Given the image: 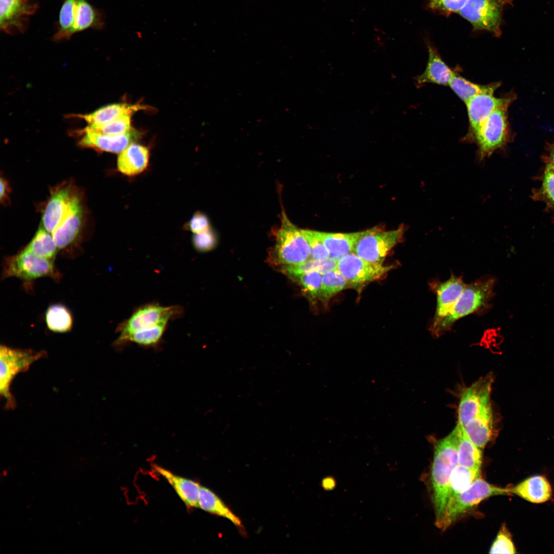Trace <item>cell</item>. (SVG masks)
<instances>
[{"label":"cell","mask_w":554,"mask_h":554,"mask_svg":"<svg viewBox=\"0 0 554 554\" xmlns=\"http://www.w3.org/2000/svg\"><path fill=\"white\" fill-rule=\"evenodd\" d=\"M168 322L160 323L154 326L133 333L125 338L117 346L128 342L134 343L143 347H152L157 345L167 327Z\"/></svg>","instance_id":"32"},{"label":"cell","mask_w":554,"mask_h":554,"mask_svg":"<svg viewBox=\"0 0 554 554\" xmlns=\"http://www.w3.org/2000/svg\"><path fill=\"white\" fill-rule=\"evenodd\" d=\"M516 552L511 533L506 525L503 524L490 547L489 553H515Z\"/></svg>","instance_id":"39"},{"label":"cell","mask_w":554,"mask_h":554,"mask_svg":"<svg viewBox=\"0 0 554 554\" xmlns=\"http://www.w3.org/2000/svg\"><path fill=\"white\" fill-rule=\"evenodd\" d=\"M462 427L469 440L483 450L493 435V418L491 405L488 406Z\"/></svg>","instance_id":"18"},{"label":"cell","mask_w":554,"mask_h":554,"mask_svg":"<svg viewBox=\"0 0 554 554\" xmlns=\"http://www.w3.org/2000/svg\"><path fill=\"white\" fill-rule=\"evenodd\" d=\"M295 278L299 280L304 291L310 298L313 299H319L322 285V273L315 271H309L301 274Z\"/></svg>","instance_id":"38"},{"label":"cell","mask_w":554,"mask_h":554,"mask_svg":"<svg viewBox=\"0 0 554 554\" xmlns=\"http://www.w3.org/2000/svg\"><path fill=\"white\" fill-rule=\"evenodd\" d=\"M510 0H467L459 14L469 22L473 30H485L501 35L502 12Z\"/></svg>","instance_id":"10"},{"label":"cell","mask_w":554,"mask_h":554,"mask_svg":"<svg viewBox=\"0 0 554 554\" xmlns=\"http://www.w3.org/2000/svg\"><path fill=\"white\" fill-rule=\"evenodd\" d=\"M512 493L532 503H540L548 501L551 497V487L542 476L529 477L512 488H507Z\"/></svg>","instance_id":"21"},{"label":"cell","mask_w":554,"mask_h":554,"mask_svg":"<svg viewBox=\"0 0 554 554\" xmlns=\"http://www.w3.org/2000/svg\"><path fill=\"white\" fill-rule=\"evenodd\" d=\"M337 261L331 258L323 260L309 259L306 262L297 265L285 266L284 271L288 275L295 278L309 271H318L322 274L337 269Z\"/></svg>","instance_id":"35"},{"label":"cell","mask_w":554,"mask_h":554,"mask_svg":"<svg viewBox=\"0 0 554 554\" xmlns=\"http://www.w3.org/2000/svg\"><path fill=\"white\" fill-rule=\"evenodd\" d=\"M177 306H164L157 303L144 304L136 308L131 315L120 323L117 331L120 333L115 341L117 346L127 336L176 318L182 313Z\"/></svg>","instance_id":"7"},{"label":"cell","mask_w":554,"mask_h":554,"mask_svg":"<svg viewBox=\"0 0 554 554\" xmlns=\"http://www.w3.org/2000/svg\"><path fill=\"white\" fill-rule=\"evenodd\" d=\"M194 247L197 251L205 252L212 249L216 243L215 234L210 228L200 233L194 234L192 239Z\"/></svg>","instance_id":"43"},{"label":"cell","mask_w":554,"mask_h":554,"mask_svg":"<svg viewBox=\"0 0 554 554\" xmlns=\"http://www.w3.org/2000/svg\"><path fill=\"white\" fill-rule=\"evenodd\" d=\"M76 0H65L61 8L58 18V30L54 36L55 41L69 39L73 34Z\"/></svg>","instance_id":"34"},{"label":"cell","mask_w":554,"mask_h":554,"mask_svg":"<svg viewBox=\"0 0 554 554\" xmlns=\"http://www.w3.org/2000/svg\"><path fill=\"white\" fill-rule=\"evenodd\" d=\"M500 83L493 82L487 84V88L478 93L466 103L469 128L467 133L463 138V142L472 143L480 126L488 116L500 105L508 102H513L516 98L515 94L509 93L503 97L494 96V92L500 86Z\"/></svg>","instance_id":"11"},{"label":"cell","mask_w":554,"mask_h":554,"mask_svg":"<svg viewBox=\"0 0 554 554\" xmlns=\"http://www.w3.org/2000/svg\"><path fill=\"white\" fill-rule=\"evenodd\" d=\"M82 218L80 201L77 196H72L68 213L52 233L58 249L66 247L74 241L79 231Z\"/></svg>","instance_id":"17"},{"label":"cell","mask_w":554,"mask_h":554,"mask_svg":"<svg viewBox=\"0 0 554 554\" xmlns=\"http://www.w3.org/2000/svg\"><path fill=\"white\" fill-rule=\"evenodd\" d=\"M155 470L172 486L182 501L188 508H198L201 485L193 480L176 476L156 465Z\"/></svg>","instance_id":"23"},{"label":"cell","mask_w":554,"mask_h":554,"mask_svg":"<svg viewBox=\"0 0 554 554\" xmlns=\"http://www.w3.org/2000/svg\"><path fill=\"white\" fill-rule=\"evenodd\" d=\"M363 231L352 233H330L316 231V233L327 248L329 257L338 261L351 252Z\"/></svg>","instance_id":"24"},{"label":"cell","mask_w":554,"mask_h":554,"mask_svg":"<svg viewBox=\"0 0 554 554\" xmlns=\"http://www.w3.org/2000/svg\"><path fill=\"white\" fill-rule=\"evenodd\" d=\"M45 321L48 329L54 332H68L73 325L70 311L61 304H54L47 308L45 313Z\"/></svg>","instance_id":"29"},{"label":"cell","mask_w":554,"mask_h":554,"mask_svg":"<svg viewBox=\"0 0 554 554\" xmlns=\"http://www.w3.org/2000/svg\"><path fill=\"white\" fill-rule=\"evenodd\" d=\"M104 25L103 16L87 0H76L73 34L90 28L101 29Z\"/></svg>","instance_id":"28"},{"label":"cell","mask_w":554,"mask_h":554,"mask_svg":"<svg viewBox=\"0 0 554 554\" xmlns=\"http://www.w3.org/2000/svg\"><path fill=\"white\" fill-rule=\"evenodd\" d=\"M467 0H428V7L432 11L448 16L459 12Z\"/></svg>","instance_id":"42"},{"label":"cell","mask_w":554,"mask_h":554,"mask_svg":"<svg viewBox=\"0 0 554 554\" xmlns=\"http://www.w3.org/2000/svg\"><path fill=\"white\" fill-rule=\"evenodd\" d=\"M539 191V196L554 208V168L549 165H546Z\"/></svg>","instance_id":"41"},{"label":"cell","mask_w":554,"mask_h":554,"mask_svg":"<svg viewBox=\"0 0 554 554\" xmlns=\"http://www.w3.org/2000/svg\"><path fill=\"white\" fill-rule=\"evenodd\" d=\"M544 161L546 165L554 168V143L550 144L548 147L546 153L544 156Z\"/></svg>","instance_id":"45"},{"label":"cell","mask_w":554,"mask_h":554,"mask_svg":"<svg viewBox=\"0 0 554 554\" xmlns=\"http://www.w3.org/2000/svg\"><path fill=\"white\" fill-rule=\"evenodd\" d=\"M348 286L346 280L337 269L326 272L322 274L319 299L324 304L327 303L334 295Z\"/></svg>","instance_id":"33"},{"label":"cell","mask_w":554,"mask_h":554,"mask_svg":"<svg viewBox=\"0 0 554 554\" xmlns=\"http://www.w3.org/2000/svg\"><path fill=\"white\" fill-rule=\"evenodd\" d=\"M495 281L494 279L487 277L466 284L450 312L429 329L431 334L439 337L450 329L458 320L486 307L492 297Z\"/></svg>","instance_id":"2"},{"label":"cell","mask_w":554,"mask_h":554,"mask_svg":"<svg viewBox=\"0 0 554 554\" xmlns=\"http://www.w3.org/2000/svg\"><path fill=\"white\" fill-rule=\"evenodd\" d=\"M466 285L461 278L453 275L444 282L430 283V287L437 296V305L429 329L437 325L450 312Z\"/></svg>","instance_id":"14"},{"label":"cell","mask_w":554,"mask_h":554,"mask_svg":"<svg viewBox=\"0 0 554 554\" xmlns=\"http://www.w3.org/2000/svg\"><path fill=\"white\" fill-rule=\"evenodd\" d=\"M493 378L487 374L480 378L463 392L458 409V422L462 426L490 405Z\"/></svg>","instance_id":"13"},{"label":"cell","mask_w":554,"mask_h":554,"mask_svg":"<svg viewBox=\"0 0 554 554\" xmlns=\"http://www.w3.org/2000/svg\"><path fill=\"white\" fill-rule=\"evenodd\" d=\"M6 189H7V187H6V182H5V181L4 180H3L2 179H1V193H0V197H1V200H2V199L3 197H4L5 195H6Z\"/></svg>","instance_id":"46"},{"label":"cell","mask_w":554,"mask_h":554,"mask_svg":"<svg viewBox=\"0 0 554 554\" xmlns=\"http://www.w3.org/2000/svg\"><path fill=\"white\" fill-rule=\"evenodd\" d=\"M507 494V488L492 485L480 476L467 489L448 502L442 519L436 525L445 530L460 517L476 507L483 500L491 496Z\"/></svg>","instance_id":"4"},{"label":"cell","mask_w":554,"mask_h":554,"mask_svg":"<svg viewBox=\"0 0 554 554\" xmlns=\"http://www.w3.org/2000/svg\"><path fill=\"white\" fill-rule=\"evenodd\" d=\"M394 265L384 266L373 263L351 252L337 261V269L345 278L349 285L356 288L382 279Z\"/></svg>","instance_id":"12"},{"label":"cell","mask_w":554,"mask_h":554,"mask_svg":"<svg viewBox=\"0 0 554 554\" xmlns=\"http://www.w3.org/2000/svg\"><path fill=\"white\" fill-rule=\"evenodd\" d=\"M69 188H62L51 197L42 217L44 228L52 233L68 213L71 203Z\"/></svg>","instance_id":"20"},{"label":"cell","mask_w":554,"mask_h":554,"mask_svg":"<svg viewBox=\"0 0 554 554\" xmlns=\"http://www.w3.org/2000/svg\"><path fill=\"white\" fill-rule=\"evenodd\" d=\"M142 107L136 105L113 104L101 107L90 113L77 115V116L85 120L88 126L96 127L111 122L123 115L131 114Z\"/></svg>","instance_id":"25"},{"label":"cell","mask_w":554,"mask_h":554,"mask_svg":"<svg viewBox=\"0 0 554 554\" xmlns=\"http://www.w3.org/2000/svg\"><path fill=\"white\" fill-rule=\"evenodd\" d=\"M404 232L403 226L390 231H383L378 227L363 231L353 252L369 262L383 264L389 251L401 241Z\"/></svg>","instance_id":"9"},{"label":"cell","mask_w":554,"mask_h":554,"mask_svg":"<svg viewBox=\"0 0 554 554\" xmlns=\"http://www.w3.org/2000/svg\"><path fill=\"white\" fill-rule=\"evenodd\" d=\"M188 226L193 234L201 233L210 228L208 217L201 212H196L193 214L188 223Z\"/></svg>","instance_id":"44"},{"label":"cell","mask_w":554,"mask_h":554,"mask_svg":"<svg viewBox=\"0 0 554 554\" xmlns=\"http://www.w3.org/2000/svg\"><path fill=\"white\" fill-rule=\"evenodd\" d=\"M50 233L45 229H39L25 248L38 256L53 261L58 248Z\"/></svg>","instance_id":"31"},{"label":"cell","mask_w":554,"mask_h":554,"mask_svg":"<svg viewBox=\"0 0 554 554\" xmlns=\"http://www.w3.org/2000/svg\"><path fill=\"white\" fill-rule=\"evenodd\" d=\"M131 114H124L106 124L93 127L88 126L85 129L94 131L107 135L116 136L130 131Z\"/></svg>","instance_id":"37"},{"label":"cell","mask_w":554,"mask_h":554,"mask_svg":"<svg viewBox=\"0 0 554 554\" xmlns=\"http://www.w3.org/2000/svg\"><path fill=\"white\" fill-rule=\"evenodd\" d=\"M45 351L13 348L1 345L0 347V394L5 400V408L14 409L16 403L10 391V386L16 375L27 371L36 361L45 357Z\"/></svg>","instance_id":"3"},{"label":"cell","mask_w":554,"mask_h":554,"mask_svg":"<svg viewBox=\"0 0 554 554\" xmlns=\"http://www.w3.org/2000/svg\"><path fill=\"white\" fill-rule=\"evenodd\" d=\"M458 464L465 467L481 470L483 450L477 447L468 438L463 427L458 423Z\"/></svg>","instance_id":"26"},{"label":"cell","mask_w":554,"mask_h":554,"mask_svg":"<svg viewBox=\"0 0 554 554\" xmlns=\"http://www.w3.org/2000/svg\"><path fill=\"white\" fill-rule=\"evenodd\" d=\"M149 157L147 148L131 143L120 153L117 161V168L128 176L138 174L147 168Z\"/></svg>","instance_id":"22"},{"label":"cell","mask_w":554,"mask_h":554,"mask_svg":"<svg viewBox=\"0 0 554 554\" xmlns=\"http://www.w3.org/2000/svg\"><path fill=\"white\" fill-rule=\"evenodd\" d=\"M36 5L29 0H0L1 29L7 33L25 29V17L34 12Z\"/></svg>","instance_id":"15"},{"label":"cell","mask_w":554,"mask_h":554,"mask_svg":"<svg viewBox=\"0 0 554 554\" xmlns=\"http://www.w3.org/2000/svg\"><path fill=\"white\" fill-rule=\"evenodd\" d=\"M480 474L481 470L471 469L458 464L451 474L448 502L467 489Z\"/></svg>","instance_id":"30"},{"label":"cell","mask_w":554,"mask_h":554,"mask_svg":"<svg viewBox=\"0 0 554 554\" xmlns=\"http://www.w3.org/2000/svg\"><path fill=\"white\" fill-rule=\"evenodd\" d=\"M511 103H505L494 109L474 136L472 143L478 146L477 156L480 161L490 156L508 142L510 130L508 108Z\"/></svg>","instance_id":"5"},{"label":"cell","mask_w":554,"mask_h":554,"mask_svg":"<svg viewBox=\"0 0 554 554\" xmlns=\"http://www.w3.org/2000/svg\"><path fill=\"white\" fill-rule=\"evenodd\" d=\"M83 132L84 135L80 142L82 146L119 153L131 144L134 135L131 131L116 136L107 135L85 129Z\"/></svg>","instance_id":"19"},{"label":"cell","mask_w":554,"mask_h":554,"mask_svg":"<svg viewBox=\"0 0 554 554\" xmlns=\"http://www.w3.org/2000/svg\"><path fill=\"white\" fill-rule=\"evenodd\" d=\"M448 86L465 103L484 91L487 87V85H481L474 83L456 72H454Z\"/></svg>","instance_id":"36"},{"label":"cell","mask_w":554,"mask_h":554,"mask_svg":"<svg viewBox=\"0 0 554 554\" xmlns=\"http://www.w3.org/2000/svg\"><path fill=\"white\" fill-rule=\"evenodd\" d=\"M458 426L435 444L431 470L435 524L442 519L448 501L451 473L458 464Z\"/></svg>","instance_id":"1"},{"label":"cell","mask_w":554,"mask_h":554,"mask_svg":"<svg viewBox=\"0 0 554 554\" xmlns=\"http://www.w3.org/2000/svg\"><path fill=\"white\" fill-rule=\"evenodd\" d=\"M2 275L3 278L15 277L27 281L43 277L57 280L60 277L53 261L38 256L26 248L6 260Z\"/></svg>","instance_id":"8"},{"label":"cell","mask_w":554,"mask_h":554,"mask_svg":"<svg viewBox=\"0 0 554 554\" xmlns=\"http://www.w3.org/2000/svg\"><path fill=\"white\" fill-rule=\"evenodd\" d=\"M202 509L223 517L231 521L234 525H241V521L213 492L201 486L199 506Z\"/></svg>","instance_id":"27"},{"label":"cell","mask_w":554,"mask_h":554,"mask_svg":"<svg viewBox=\"0 0 554 554\" xmlns=\"http://www.w3.org/2000/svg\"><path fill=\"white\" fill-rule=\"evenodd\" d=\"M428 59L424 72L414 78L416 86L420 87L427 83L448 85L453 71L442 59L436 48L427 45Z\"/></svg>","instance_id":"16"},{"label":"cell","mask_w":554,"mask_h":554,"mask_svg":"<svg viewBox=\"0 0 554 554\" xmlns=\"http://www.w3.org/2000/svg\"><path fill=\"white\" fill-rule=\"evenodd\" d=\"M301 231L306 238L310 248V259L323 260L329 258V252L318 236L316 231L301 230Z\"/></svg>","instance_id":"40"},{"label":"cell","mask_w":554,"mask_h":554,"mask_svg":"<svg viewBox=\"0 0 554 554\" xmlns=\"http://www.w3.org/2000/svg\"><path fill=\"white\" fill-rule=\"evenodd\" d=\"M274 251L279 263L286 266L301 264L310 258V248L301 230L290 222L284 212Z\"/></svg>","instance_id":"6"}]
</instances>
